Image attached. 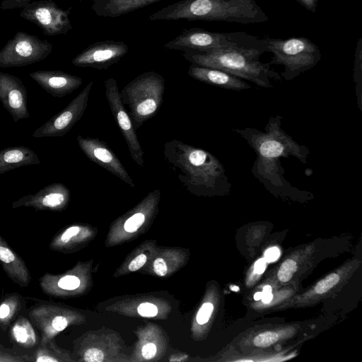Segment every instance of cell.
<instances>
[{"instance_id": "obj_1", "label": "cell", "mask_w": 362, "mask_h": 362, "mask_svg": "<svg viewBox=\"0 0 362 362\" xmlns=\"http://www.w3.org/2000/svg\"><path fill=\"white\" fill-rule=\"evenodd\" d=\"M282 117L271 116L264 132L255 128H233V131L245 139L256 153L251 172L271 193L291 197H306L311 193L300 190L284 177L281 158L290 156L302 163H307L309 148L296 142L281 128Z\"/></svg>"}, {"instance_id": "obj_2", "label": "cell", "mask_w": 362, "mask_h": 362, "mask_svg": "<svg viewBox=\"0 0 362 362\" xmlns=\"http://www.w3.org/2000/svg\"><path fill=\"white\" fill-rule=\"evenodd\" d=\"M163 155L182 185L196 195L228 194L232 184L221 162L210 152L177 139L164 144Z\"/></svg>"}, {"instance_id": "obj_3", "label": "cell", "mask_w": 362, "mask_h": 362, "mask_svg": "<svg viewBox=\"0 0 362 362\" xmlns=\"http://www.w3.org/2000/svg\"><path fill=\"white\" fill-rule=\"evenodd\" d=\"M184 19L254 24L269 18L256 0H180L148 16L150 21Z\"/></svg>"}, {"instance_id": "obj_4", "label": "cell", "mask_w": 362, "mask_h": 362, "mask_svg": "<svg viewBox=\"0 0 362 362\" xmlns=\"http://www.w3.org/2000/svg\"><path fill=\"white\" fill-rule=\"evenodd\" d=\"M263 53L253 49L238 48L215 49L201 52L185 51L182 56L191 64L218 69L262 88H272L271 79L281 80V75L263 63Z\"/></svg>"}, {"instance_id": "obj_5", "label": "cell", "mask_w": 362, "mask_h": 362, "mask_svg": "<svg viewBox=\"0 0 362 362\" xmlns=\"http://www.w3.org/2000/svg\"><path fill=\"white\" fill-rule=\"evenodd\" d=\"M164 90L163 76L151 71L136 76L119 92L135 130L156 115L163 101Z\"/></svg>"}, {"instance_id": "obj_6", "label": "cell", "mask_w": 362, "mask_h": 362, "mask_svg": "<svg viewBox=\"0 0 362 362\" xmlns=\"http://www.w3.org/2000/svg\"><path fill=\"white\" fill-rule=\"evenodd\" d=\"M168 49L201 52L215 49L238 48L268 52L263 38L245 32H211L200 28L183 29L173 40L163 45Z\"/></svg>"}, {"instance_id": "obj_7", "label": "cell", "mask_w": 362, "mask_h": 362, "mask_svg": "<svg viewBox=\"0 0 362 362\" xmlns=\"http://www.w3.org/2000/svg\"><path fill=\"white\" fill-rule=\"evenodd\" d=\"M263 39L268 52L273 54L269 63L284 66L280 75L286 81H291L313 69L321 59L319 47L307 37L279 39L264 36Z\"/></svg>"}, {"instance_id": "obj_8", "label": "cell", "mask_w": 362, "mask_h": 362, "mask_svg": "<svg viewBox=\"0 0 362 362\" xmlns=\"http://www.w3.org/2000/svg\"><path fill=\"white\" fill-rule=\"evenodd\" d=\"M52 44L25 32H17L0 49V68L20 67L47 58Z\"/></svg>"}, {"instance_id": "obj_9", "label": "cell", "mask_w": 362, "mask_h": 362, "mask_svg": "<svg viewBox=\"0 0 362 362\" xmlns=\"http://www.w3.org/2000/svg\"><path fill=\"white\" fill-rule=\"evenodd\" d=\"M71 8L64 10L52 0L33 1L21 8L20 16L33 23L48 36L66 35L72 29Z\"/></svg>"}, {"instance_id": "obj_10", "label": "cell", "mask_w": 362, "mask_h": 362, "mask_svg": "<svg viewBox=\"0 0 362 362\" xmlns=\"http://www.w3.org/2000/svg\"><path fill=\"white\" fill-rule=\"evenodd\" d=\"M93 82L90 81L79 94L62 111L38 127L33 134L35 138L62 136L69 132L83 117L89 100Z\"/></svg>"}, {"instance_id": "obj_11", "label": "cell", "mask_w": 362, "mask_h": 362, "mask_svg": "<svg viewBox=\"0 0 362 362\" xmlns=\"http://www.w3.org/2000/svg\"><path fill=\"white\" fill-rule=\"evenodd\" d=\"M105 94L111 112L126 141L132 160L140 167L144 164V151L134 129L132 120L124 107L117 81L109 78L104 81Z\"/></svg>"}, {"instance_id": "obj_12", "label": "cell", "mask_w": 362, "mask_h": 362, "mask_svg": "<svg viewBox=\"0 0 362 362\" xmlns=\"http://www.w3.org/2000/svg\"><path fill=\"white\" fill-rule=\"evenodd\" d=\"M128 52L129 47L123 41H98L77 54L71 64L78 67L107 69L117 63Z\"/></svg>"}, {"instance_id": "obj_13", "label": "cell", "mask_w": 362, "mask_h": 362, "mask_svg": "<svg viewBox=\"0 0 362 362\" xmlns=\"http://www.w3.org/2000/svg\"><path fill=\"white\" fill-rule=\"evenodd\" d=\"M76 140L81 151L92 162L115 175L129 186L135 187L133 180L117 156L105 142L96 138L83 137L81 135H78Z\"/></svg>"}, {"instance_id": "obj_14", "label": "cell", "mask_w": 362, "mask_h": 362, "mask_svg": "<svg viewBox=\"0 0 362 362\" xmlns=\"http://www.w3.org/2000/svg\"><path fill=\"white\" fill-rule=\"evenodd\" d=\"M29 319L40 332V344H45L67 327L68 316L60 308L52 304H40L30 308Z\"/></svg>"}, {"instance_id": "obj_15", "label": "cell", "mask_w": 362, "mask_h": 362, "mask_svg": "<svg viewBox=\"0 0 362 362\" xmlns=\"http://www.w3.org/2000/svg\"><path fill=\"white\" fill-rule=\"evenodd\" d=\"M0 101L14 122L30 117L27 90L18 77L0 71Z\"/></svg>"}, {"instance_id": "obj_16", "label": "cell", "mask_w": 362, "mask_h": 362, "mask_svg": "<svg viewBox=\"0 0 362 362\" xmlns=\"http://www.w3.org/2000/svg\"><path fill=\"white\" fill-rule=\"evenodd\" d=\"M70 191L63 183H52L33 194H28L12 203V208L32 207L36 210L60 211L67 205Z\"/></svg>"}, {"instance_id": "obj_17", "label": "cell", "mask_w": 362, "mask_h": 362, "mask_svg": "<svg viewBox=\"0 0 362 362\" xmlns=\"http://www.w3.org/2000/svg\"><path fill=\"white\" fill-rule=\"evenodd\" d=\"M30 77L46 92L55 98H62L78 89L83 83L81 77L62 71H36Z\"/></svg>"}, {"instance_id": "obj_18", "label": "cell", "mask_w": 362, "mask_h": 362, "mask_svg": "<svg viewBox=\"0 0 362 362\" xmlns=\"http://www.w3.org/2000/svg\"><path fill=\"white\" fill-rule=\"evenodd\" d=\"M187 74L200 82L227 90L240 91L251 88L243 79L218 69L191 64Z\"/></svg>"}, {"instance_id": "obj_19", "label": "cell", "mask_w": 362, "mask_h": 362, "mask_svg": "<svg viewBox=\"0 0 362 362\" xmlns=\"http://www.w3.org/2000/svg\"><path fill=\"white\" fill-rule=\"evenodd\" d=\"M0 264L8 277L21 288L30 283L31 275L24 260L9 247L0 235Z\"/></svg>"}, {"instance_id": "obj_20", "label": "cell", "mask_w": 362, "mask_h": 362, "mask_svg": "<svg viewBox=\"0 0 362 362\" xmlns=\"http://www.w3.org/2000/svg\"><path fill=\"white\" fill-rule=\"evenodd\" d=\"M161 0H92L91 9L100 17L117 18Z\"/></svg>"}, {"instance_id": "obj_21", "label": "cell", "mask_w": 362, "mask_h": 362, "mask_svg": "<svg viewBox=\"0 0 362 362\" xmlns=\"http://www.w3.org/2000/svg\"><path fill=\"white\" fill-rule=\"evenodd\" d=\"M38 156L25 146L8 147L0 151V174L26 165L40 163Z\"/></svg>"}, {"instance_id": "obj_22", "label": "cell", "mask_w": 362, "mask_h": 362, "mask_svg": "<svg viewBox=\"0 0 362 362\" xmlns=\"http://www.w3.org/2000/svg\"><path fill=\"white\" fill-rule=\"evenodd\" d=\"M9 337L13 343L23 348H33L37 344L33 323L24 316L19 317L11 326Z\"/></svg>"}, {"instance_id": "obj_23", "label": "cell", "mask_w": 362, "mask_h": 362, "mask_svg": "<svg viewBox=\"0 0 362 362\" xmlns=\"http://www.w3.org/2000/svg\"><path fill=\"white\" fill-rule=\"evenodd\" d=\"M21 308V300L18 293L7 296L0 303V326L6 331Z\"/></svg>"}, {"instance_id": "obj_24", "label": "cell", "mask_w": 362, "mask_h": 362, "mask_svg": "<svg viewBox=\"0 0 362 362\" xmlns=\"http://www.w3.org/2000/svg\"><path fill=\"white\" fill-rule=\"evenodd\" d=\"M62 360L61 351L52 340L45 344H40L35 349L32 359L36 362H58Z\"/></svg>"}, {"instance_id": "obj_25", "label": "cell", "mask_w": 362, "mask_h": 362, "mask_svg": "<svg viewBox=\"0 0 362 362\" xmlns=\"http://www.w3.org/2000/svg\"><path fill=\"white\" fill-rule=\"evenodd\" d=\"M354 80L356 84L358 107L362 110L361 82H362V39L359 38L355 50L354 65Z\"/></svg>"}, {"instance_id": "obj_26", "label": "cell", "mask_w": 362, "mask_h": 362, "mask_svg": "<svg viewBox=\"0 0 362 362\" xmlns=\"http://www.w3.org/2000/svg\"><path fill=\"white\" fill-rule=\"evenodd\" d=\"M145 220V214L142 211H137L125 221L124 228L129 233L136 232L144 224Z\"/></svg>"}, {"instance_id": "obj_27", "label": "cell", "mask_w": 362, "mask_h": 362, "mask_svg": "<svg viewBox=\"0 0 362 362\" xmlns=\"http://www.w3.org/2000/svg\"><path fill=\"white\" fill-rule=\"evenodd\" d=\"M297 264L293 259L285 260L280 267L278 272V278L281 282H287L292 277L296 271Z\"/></svg>"}, {"instance_id": "obj_28", "label": "cell", "mask_w": 362, "mask_h": 362, "mask_svg": "<svg viewBox=\"0 0 362 362\" xmlns=\"http://www.w3.org/2000/svg\"><path fill=\"white\" fill-rule=\"evenodd\" d=\"M339 281V276L332 273L320 280L315 287V291L318 294H322L334 287Z\"/></svg>"}, {"instance_id": "obj_29", "label": "cell", "mask_w": 362, "mask_h": 362, "mask_svg": "<svg viewBox=\"0 0 362 362\" xmlns=\"http://www.w3.org/2000/svg\"><path fill=\"white\" fill-rule=\"evenodd\" d=\"M279 336L273 332H265L258 334L254 339V344L258 347H267L278 340Z\"/></svg>"}, {"instance_id": "obj_30", "label": "cell", "mask_w": 362, "mask_h": 362, "mask_svg": "<svg viewBox=\"0 0 362 362\" xmlns=\"http://www.w3.org/2000/svg\"><path fill=\"white\" fill-rule=\"evenodd\" d=\"M213 310L214 305L211 303H204L197 314V322L200 325L206 323L212 314Z\"/></svg>"}, {"instance_id": "obj_31", "label": "cell", "mask_w": 362, "mask_h": 362, "mask_svg": "<svg viewBox=\"0 0 362 362\" xmlns=\"http://www.w3.org/2000/svg\"><path fill=\"white\" fill-rule=\"evenodd\" d=\"M137 311L141 316L151 317L157 315L158 308L153 303H143L138 306Z\"/></svg>"}, {"instance_id": "obj_32", "label": "cell", "mask_w": 362, "mask_h": 362, "mask_svg": "<svg viewBox=\"0 0 362 362\" xmlns=\"http://www.w3.org/2000/svg\"><path fill=\"white\" fill-rule=\"evenodd\" d=\"M27 359L0 346V362H23Z\"/></svg>"}, {"instance_id": "obj_33", "label": "cell", "mask_w": 362, "mask_h": 362, "mask_svg": "<svg viewBox=\"0 0 362 362\" xmlns=\"http://www.w3.org/2000/svg\"><path fill=\"white\" fill-rule=\"evenodd\" d=\"M103 358L104 354L102 351L95 348L88 349L83 355V359L87 362H101Z\"/></svg>"}, {"instance_id": "obj_34", "label": "cell", "mask_w": 362, "mask_h": 362, "mask_svg": "<svg viewBox=\"0 0 362 362\" xmlns=\"http://www.w3.org/2000/svg\"><path fill=\"white\" fill-rule=\"evenodd\" d=\"M35 0H2L0 7L2 10L22 8L27 4Z\"/></svg>"}, {"instance_id": "obj_35", "label": "cell", "mask_w": 362, "mask_h": 362, "mask_svg": "<svg viewBox=\"0 0 362 362\" xmlns=\"http://www.w3.org/2000/svg\"><path fill=\"white\" fill-rule=\"evenodd\" d=\"M153 270L157 275L164 276L168 272V267L165 260L162 258L156 259L153 262Z\"/></svg>"}, {"instance_id": "obj_36", "label": "cell", "mask_w": 362, "mask_h": 362, "mask_svg": "<svg viewBox=\"0 0 362 362\" xmlns=\"http://www.w3.org/2000/svg\"><path fill=\"white\" fill-rule=\"evenodd\" d=\"M146 256L141 254L136 256L129 264V269L131 272H135L142 267L146 262Z\"/></svg>"}, {"instance_id": "obj_37", "label": "cell", "mask_w": 362, "mask_h": 362, "mask_svg": "<svg viewBox=\"0 0 362 362\" xmlns=\"http://www.w3.org/2000/svg\"><path fill=\"white\" fill-rule=\"evenodd\" d=\"M156 346L153 343H148L143 346L141 354L144 358L151 359L156 356Z\"/></svg>"}, {"instance_id": "obj_38", "label": "cell", "mask_w": 362, "mask_h": 362, "mask_svg": "<svg viewBox=\"0 0 362 362\" xmlns=\"http://www.w3.org/2000/svg\"><path fill=\"white\" fill-rule=\"evenodd\" d=\"M308 11L315 13L317 7L319 0H296Z\"/></svg>"}, {"instance_id": "obj_39", "label": "cell", "mask_w": 362, "mask_h": 362, "mask_svg": "<svg viewBox=\"0 0 362 362\" xmlns=\"http://www.w3.org/2000/svg\"><path fill=\"white\" fill-rule=\"evenodd\" d=\"M279 250L276 247L269 248L265 252V259L269 262L276 260L279 258Z\"/></svg>"}, {"instance_id": "obj_40", "label": "cell", "mask_w": 362, "mask_h": 362, "mask_svg": "<svg viewBox=\"0 0 362 362\" xmlns=\"http://www.w3.org/2000/svg\"><path fill=\"white\" fill-rule=\"evenodd\" d=\"M272 290V287L269 285H267L263 288L261 299L264 303H268L272 300L273 298Z\"/></svg>"}, {"instance_id": "obj_41", "label": "cell", "mask_w": 362, "mask_h": 362, "mask_svg": "<svg viewBox=\"0 0 362 362\" xmlns=\"http://www.w3.org/2000/svg\"><path fill=\"white\" fill-rule=\"evenodd\" d=\"M266 269V262L264 259H258L255 264V272L259 274H262Z\"/></svg>"}, {"instance_id": "obj_42", "label": "cell", "mask_w": 362, "mask_h": 362, "mask_svg": "<svg viewBox=\"0 0 362 362\" xmlns=\"http://www.w3.org/2000/svg\"><path fill=\"white\" fill-rule=\"evenodd\" d=\"M262 298V292H257L255 295H254V299L255 300H261Z\"/></svg>"}, {"instance_id": "obj_43", "label": "cell", "mask_w": 362, "mask_h": 362, "mask_svg": "<svg viewBox=\"0 0 362 362\" xmlns=\"http://www.w3.org/2000/svg\"><path fill=\"white\" fill-rule=\"evenodd\" d=\"M231 289L233 291H238L239 288L238 286H231Z\"/></svg>"}]
</instances>
